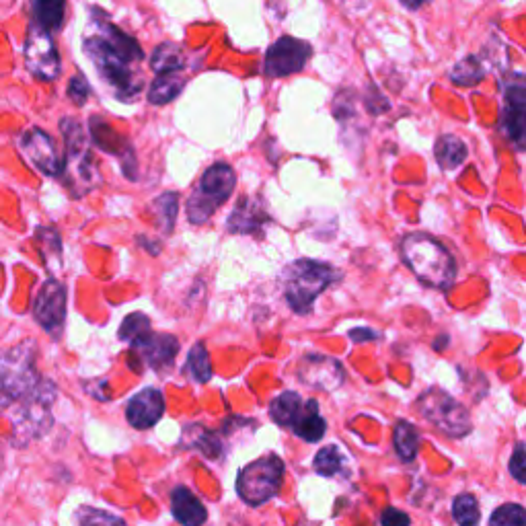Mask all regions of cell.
Here are the masks:
<instances>
[{
	"mask_svg": "<svg viewBox=\"0 0 526 526\" xmlns=\"http://www.w3.org/2000/svg\"><path fill=\"white\" fill-rule=\"evenodd\" d=\"M89 83L85 77H81V74H77V77H72L70 83H68V97L77 103V105H85L87 97H89Z\"/></svg>",
	"mask_w": 526,
	"mask_h": 526,
	"instance_id": "8d00e7d4",
	"label": "cell"
},
{
	"mask_svg": "<svg viewBox=\"0 0 526 526\" xmlns=\"http://www.w3.org/2000/svg\"><path fill=\"white\" fill-rule=\"evenodd\" d=\"M500 134L518 150H526V85L512 83L504 91Z\"/></svg>",
	"mask_w": 526,
	"mask_h": 526,
	"instance_id": "5bb4252c",
	"label": "cell"
},
{
	"mask_svg": "<svg viewBox=\"0 0 526 526\" xmlns=\"http://www.w3.org/2000/svg\"><path fill=\"white\" fill-rule=\"evenodd\" d=\"M298 438H303L311 444L319 442L325 432H327V422L325 418L319 413V403L315 399H309L305 401V407L303 411H300L298 420L294 422V426L290 428Z\"/></svg>",
	"mask_w": 526,
	"mask_h": 526,
	"instance_id": "ffe728a7",
	"label": "cell"
},
{
	"mask_svg": "<svg viewBox=\"0 0 526 526\" xmlns=\"http://www.w3.org/2000/svg\"><path fill=\"white\" fill-rule=\"evenodd\" d=\"M342 465H344V457L337 446H323L313 461V469L321 477H335L342 471Z\"/></svg>",
	"mask_w": 526,
	"mask_h": 526,
	"instance_id": "1f68e13d",
	"label": "cell"
},
{
	"mask_svg": "<svg viewBox=\"0 0 526 526\" xmlns=\"http://www.w3.org/2000/svg\"><path fill=\"white\" fill-rule=\"evenodd\" d=\"M311 56H313L311 44L284 35L270 46L266 54V64H263V72L272 79H284L290 77V74L303 70Z\"/></svg>",
	"mask_w": 526,
	"mask_h": 526,
	"instance_id": "8fae6325",
	"label": "cell"
},
{
	"mask_svg": "<svg viewBox=\"0 0 526 526\" xmlns=\"http://www.w3.org/2000/svg\"><path fill=\"white\" fill-rule=\"evenodd\" d=\"M177 210H179V196L169 192V194H163L155 200L153 204V212H155V218H157V224L159 229L163 233H171L173 227H175V220H177Z\"/></svg>",
	"mask_w": 526,
	"mask_h": 526,
	"instance_id": "f546056e",
	"label": "cell"
},
{
	"mask_svg": "<svg viewBox=\"0 0 526 526\" xmlns=\"http://www.w3.org/2000/svg\"><path fill=\"white\" fill-rule=\"evenodd\" d=\"M150 66L157 74H165V72H177L185 66V56L181 52L179 46L175 44H161L155 52L153 58H150Z\"/></svg>",
	"mask_w": 526,
	"mask_h": 526,
	"instance_id": "f1b7e54d",
	"label": "cell"
},
{
	"mask_svg": "<svg viewBox=\"0 0 526 526\" xmlns=\"http://www.w3.org/2000/svg\"><path fill=\"white\" fill-rule=\"evenodd\" d=\"M25 66L40 81H56L60 74V54L50 31L33 23L25 40Z\"/></svg>",
	"mask_w": 526,
	"mask_h": 526,
	"instance_id": "30bf717a",
	"label": "cell"
},
{
	"mask_svg": "<svg viewBox=\"0 0 526 526\" xmlns=\"http://www.w3.org/2000/svg\"><path fill=\"white\" fill-rule=\"evenodd\" d=\"M85 52L101 79L122 99H132L142 91V81L134 64L144 58L134 37L111 23H97L95 35L85 40Z\"/></svg>",
	"mask_w": 526,
	"mask_h": 526,
	"instance_id": "6da1fadb",
	"label": "cell"
},
{
	"mask_svg": "<svg viewBox=\"0 0 526 526\" xmlns=\"http://www.w3.org/2000/svg\"><path fill=\"white\" fill-rule=\"evenodd\" d=\"M305 401L298 393L294 391H286L282 395H278L272 403H270V416L272 420L282 426V428H292L294 422L298 420L300 411H303Z\"/></svg>",
	"mask_w": 526,
	"mask_h": 526,
	"instance_id": "7402d4cb",
	"label": "cell"
},
{
	"mask_svg": "<svg viewBox=\"0 0 526 526\" xmlns=\"http://www.w3.org/2000/svg\"><path fill=\"white\" fill-rule=\"evenodd\" d=\"M74 520H77L79 524H124V518L116 514H109L105 510L89 508V506L79 508V512L74 514Z\"/></svg>",
	"mask_w": 526,
	"mask_h": 526,
	"instance_id": "e575fe53",
	"label": "cell"
},
{
	"mask_svg": "<svg viewBox=\"0 0 526 526\" xmlns=\"http://www.w3.org/2000/svg\"><path fill=\"white\" fill-rule=\"evenodd\" d=\"M381 524H385V526H403L405 524L407 526V524H411V518L405 512H399L395 508H387L381 516Z\"/></svg>",
	"mask_w": 526,
	"mask_h": 526,
	"instance_id": "74e56055",
	"label": "cell"
},
{
	"mask_svg": "<svg viewBox=\"0 0 526 526\" xmlns=\"http://www.w3.org/2000/svg\"><path fill=\"white\" fill-rule=\"evenodd\" d=\"M171 512L175 520L185 526H200L208 520V512L204 504L183 485L175 487L171 494Z\"/></svg>",
	"mask_w": 526,
	"mask_h": 526,
	"instance_id": "ac0fdd59",
	"label": "cell"
},
{
	"mask_svg": "<svg viewBox=\"0 0 526 526\" xmlns=\"http://www.w3.org/2000/svg\"><path fill=\"white\" fill-rule=\"evenodd\" d=\"M165 416V397L159 389L148 387L134 395L126 407L128 424L136 430H148L161 422Z\"/></svg>",
	"mask_w": 526,
	"mask_h": 526,
	"instance_id": "2e32d148",
	"label": "cell"
},
{
	"mask_svg": "<svg viewBox=\"0 0 526 526\" xmlns=\"http://www.w3.org/2000/svg\"><path fill=\"white\" fill-rule=\"evenodd\" d=\"M60 130L66 142L64 175L68 177V187L74 196H85L97 185V171L93 165L89 138L77 120H62Z\"/></svg>",
	"mask_w": 526,
	"mask_h": 526,
	"instance_id": "52a82bcc",
	"label": "cell"
},
{
	"mask_svg": "<svg viewBox=\"0 0 526 526\" xmlns=\"http://www.w3.org/2000/svg\"><path fill=\"white\" fill-rule=\"evenodd\" d=\"M350 340L362 344V342H370V340H379V333H374L372 329L360 327V329H352L350 331Z\"/></svg>",
	"mask_w": 526,
	"mask_h": 526,
	"instance_id": "f35d334b",
	"label": "cell"
},
{
	"mask_svg": "<svg viewBox=\"0 0 526 526\" xmlns=\"http://www.w3.org/2000/svg\"><path fill=\"white\" fill-rule=\"evenodd\" d=\"M453 516L463 526H473L479 522V502L473 494H459L453 500Z\"/></svg>",
	"mask_w": 526,
	"mask_h": 526,
	"instance_id": "d6a6232c",
	"label": "cell"
},
{
	"mask_svg": "<svg viewBox=\"0 0 526 526\" xmlns=\"http://www.w3.org/2000/svg\"><path fill=\"white\" fill-rule=\"evenodd\" d=\"M237 185V175L231 165L216 163L206 169L194 194L187 200V220L192 224H204L212 214L227 202Z\"/></svg>",
	"mask_w": 526,
	"mask_h": 526,
	"instance_id": "8992f818",
	"label": "cell"
},
{
	"mask_svg": "<svg viewBox=\"0 0 526 526\" xmlns=\"http://www.w3.org/2000/svg\"><path fill=\"white\" fill-rule=\"evenodd\" d=\"M420 432L411 422H397L393 430V444H395V453L403 463H411L418 455L420 448Z\"/></svg>",
	"mask_w": 526,
	"mask_h": 526,
	"instance_id": "603a6c76",
	"label": "cell"
},
{
	"mask_svg": "<svg viewBox=\"0 0 526 526\" xmlns=\"http://www.w3.org/2000/svg\"><path fill=\"white\" fill-rule=\"evenodd\" d=\"M185 87V79L177 72H165L159 74L155 83L148 89V101L153 105H165L171 103Z\"/></svg>",
	"mask_w": 526,
	"mask_h": 526,
	"instance_id": "cb8c5ba5",
	"label": "cell"
},
{
	"mask_svg": "<svg viewBox=\"0 0 526 526\" xmlns=\"http://www.w3.org/2000/svg\"><path fill=\"white\" fill-rule=\"evenodd\" d=\"M284 481V463L278 455L261 457L241 469L237 494L247 506H263L278 496Z\"/></svg>",
	"mask_w": 526,
	"mask_h": 526,
	"instance_id": "ba28073f",
	"label": "cell"
},
{
	"mask_svg": "<svg viewBox=\"0 0 526 526\" xmlns=\"http://www.w3.org/2000/svg\"><path fill=\"white\" fill-rule=\"evenodd\" d=\"M483 77L485 68L477 56H467L453 68V72H450V81L459 87H475L483 81Z\"/></svg>",
	"mask_w": 526,
	"mask_h": 526,
	"instance_id": "83f0119b",
	"label": "cell"
},
{
	"mask_svg": "<svg viewBox=\"0 0 526 526\" xmlns=\"http://www.w3.org/2000/svg\"><path fill=\"white\" fill-rule=\"evenodd\" d=\"M467 144L453 134H444L436 140V148H434V157L438 161V165L444 171H455L459 169L465 161H467Z\"/></svg>",
	"mask_w": 526,
	"mask_h": 526,
	"instance_id": "44dd1931",
	"label": "cell"
},
{
	"mask_svg": "<svg viewBox=\"0 0 526 526\" xmlns=\"http://www.w3.org/2000/svg\"><path fill=\"white\" fill-rule=\"evenodd\" d=\"M418 407L422 416L434 428L450 438H463L471 432V418L467 407L438 387L424 391L418 399Z\"/></svg>",
	"mask_w": 526,
	"mask_h": 526,
	"instance_id": "9c48e42d",
	"label": "cell"
},
{
	"mask_svg": "<svg viewBox=\"0 0 526 526\" xmlns=\"http://www.w3.org/2000/svg\"><path fill=\"white\" fill-rule=\"evenodd\" d=\"M405 266L416 278L436 290H448L457 280V261L440 241L424 233L403 237L399 247Z\"/></svg>",
	"mask_w": 526,
	"mask_h": 526,
	"instance_id": "7a4b0ae2",
	"label": "cell"
},
{
	"mask_svg": "<svg viewBox=\"0 0 526 526\" xmlns=\"http://www.w3.org/2000/svg\"><path fill=\"white\" fill-rule=\"evenodd\" d=\"M187 372L192 374V379L198 383H208L212 379V362L206 346L200 342L192 348L190 356H187Z\"/></svg>",
	"mask_w": 526,
	"mask_h": 526,
	"instance_id": "4dcf8cb0",
	"label": "cell"
},
{
	"mask_svg": "<svg viewBox=\"0 0 526 526\" xmlns=\"http://www.w3.org/2000/svg\"><path fill=\"white\" fill-rule=\"evenodd\" d=\"M342 272L325 261L296 259L282 274V288L286 305L296 315H307L313 311L315 300L340 282Z\"/></svg>",
	"mask_w": 526,
	"mask_h": 526,
	"instance_id": "3957f363",
	"label": "cell"
},
{
	"mask_svg": "<svg viewBox=\"0 0 526 526\" xmlns=\"http://www.w3.org/2000/svg\"><path fill=\"white\" fill-rule=\"evenodd\" d=\"M492 526H526V510L518 504H504L490 516Z\"/></svg>",
	"mask_w": 526,
	"mask_h": 526,
	"instance_id": "836d02e7",
	"label": "cell"
},
{
	"mask_svg": "<svg viewBox=\"0 0 526 526\" xmlns=\"http://www.w3.org/2000/svg\"><path fill=\"white\" fill-rule=\"evenodd\" d=\"M37 370V344L25 340L0 352V407H9L42 383Z\"/></svg>",
	"mask_w": 526,
	"mask_h": 526,
	"instance_id": "5b68a950",
	"label": "cell"
},
{
	"mask_svg": "<svg viewBox=\"0 0 526 526\" xmlns=\"http://www.w3.org/2000/svg\"><path fill=\"white\" fill-rule=\"evenodd\" d=\"M508 469H510V475L526 485V446L522 442H518L512 450V457H510V463H508Z\"/></svg>",
	"mask_w": 526,
	"mask_h": 526,
	"instance_id": "d590c367",
	"label": "cell"
},
{
	"mask_svg": "<svg viewBox=\"0 0 526 526\" xmlns=\"http://www.w3.org/2000/svg\"><path fill=\"white\" fill-rule=\"evenodd\" d=\"M142 362L153 370H169L177 358L179 342L169 333H150L146 340L134 348Z\"/></svg>",
	"mask_w": 526,
	"mask_h": 526,
	"instance_id": "e0dca14e",
	"label": "cell"
},
{
	"mask_svg": "<svg viewBox=\"0 0 526 526\" xmlns=\"http://www.w3.org/2000/svg\"><path fill=\"white\" fill-rule=\"evenodd\" d=\"M33 23L44 27L46 31H56L64 21L66 0H31Z\"/></svg>",
	"mask_w": 526,
	"mask_h": 526,
	"instance_id": "d4e9b609",
	"label": "cell"
},
{
	"mask_svg": "<svg viewBox=\"0 0 526 526\" xmlns=\"http://www.w3.org/2000/svg\"><path fill=\"white\" fill-rule=\"evenodd\" d=\"M296 372L300 383L325 393L340 389L346 381V370L342 362L325 354H307L298 362Z\"/></svg>",
	"mask_w": 526,
	"mask_h": 526,
	"instance_id": "7c38bea8",
	"label": "cell"
},
{
	"mask_svg": "<svg viewBox=\"0 0 526 526\" xmlns=\"http://www.w3.org/2000/svg\"><path fill=\"white\" fill-rule=\"evenodd\" d=\"M181 446L185 448H200L202 453L210 459H216L220 455V440L216 432L206 430L204 426H187L183 430Z\"/></svg>",
	"mask_w": 526,
	"mask_h": 526,
	"instance_id": "484cf974",
	"label": "cell"
},
{
	"mask_svg": "<svg viewBox=\"0 0 526 526\" xmlns=\"http://www.w3.org/2000/svg\"><path fill=\"white\" fill-rule=\"evenodd\" d=\"M19 146L23 150V155L33 163V167H37L42 173L52 177L64 173V157L60 153V148L56 140L50 134H46L42 128L27 130L21 136Z\"/></svg>",
	"mask_w": 526,
	"mask_h": 526,
	"instance_id": "4fadbf2b",
	"label": "cell"
},
{
	"mask_svg": "<svg viewBox=\"0 0 526 526\" xmlns=\"http://www.w3.org/2000/svg\"><path fill=\"white\" fill-rule=\"evenodd\" d=\"M150 333L153 329H150V319L144 313H132L120 325V340L132 348L140 346Z\"/></svg>",
	"mask_w": 526,
	"mask_h": 526,
	"instance_id": "4316f807",
	"label": "cell"
},
{
	"mask_svg": "<svg viewBox=\"0 0 526 526\" xmlns=\"http://www.w3.org/2000/svg\"><path fill=\"white\" fill-rule=\"evenodd\" d=\"M401 3H403L409 11H418V9L426 7V5L430 3V0H401Z\"/></svg>",
	"mask_w": 526,
	"mask_h": 526,
	"instance_id": "ab89813d",
	"label": "cell"
},
{
	"mask_svg": "<svg viewBox=\"0 0 526 526\" xmlns=\"http://www.w3.org/2000/svg\"><path fill=\"white\" fill-rule=\"evenodd\" d=\"M58 389L50 379H42L29 395L11 403V426H13V442L15 446H27L33 440L44 438L52 426V405L56 401Z\"/></svg>",
	"mask_w": 526,
	"mask_h": 526,
	"instance_id": "277c9868",
	"label": "cell"
},
{
	"mask_svg": "<svg viewBox=\"0 0 526 526\" xmlns=\"http://www.w3.org/2000/svg\"><path fill=\"white\" fill-rule=\"evenodd\" d=\"M266 222H268V214H266V210L261 208L259 200L245 198L233 210V214H231V218L227 222V227H229L231 233L251 235V233L259 231Z\"/></svg>",
	"mask_w": 526,
	"mask_h": 526,
	"instance_id": "d6986e66",
	"label": "cell"
},
{
	"mask_svg": "<svg viewBox=\"0 0 526 526\" xmlns=\"http://www.w3.org/2000/svg\"><path fill=\"white\" fill-rule=\"evenodd\" d=\"M66 307H68L66 288L58 280L50 278L35 296L33 319L48 333L60 335L66 321Z\"/></svg>",
	"mask_w": 526,
	"mask_h": 526,
	"instance_id": "9a60e30c",
	"label": "cell"
}]
</instances>
